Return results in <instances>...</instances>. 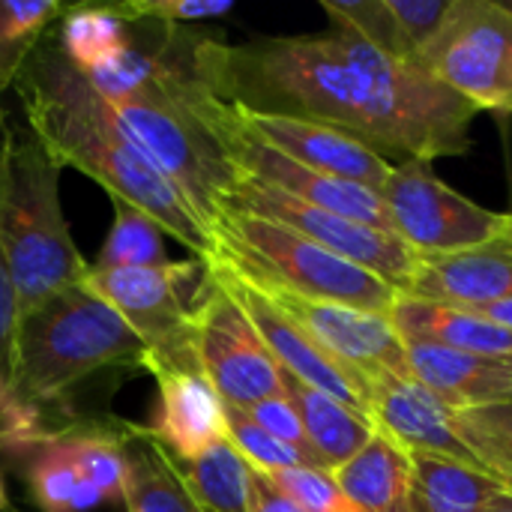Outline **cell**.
<instances>
[{
  "label": "cell",
  "mask_w": 512,
  "mask_h": 512,
  "mask_svg": "<svg viewBox=\"0 0 512 512\" xmlns=\"http://www.w3.org/2000/svg\"><path fill=\"white\" fill-rule=\"evenodd\" d=\"M480 315H486L489 321H495L498 327L504 330H512V300H504V303H492V306H483V309H474Z\"/></svg>",
  "instance_id": "36"
},
{
  "label": "cell",
  "mask_w": 512,
  "mask_h": 512,
  "mask_svg": "<svg viewBox=\"0 0 512 512\" xmlns=\"http://www.w3.org/2000/svg\"><path fill=\"white\" fill-rule=\"evenodd\" d=\"M411 462V512H486L498 495L510 492L498 477L465 462L441 456H411Z\"/></svg>",
  "instance_id": "23"
},
{
  "label": "cell",
  "mask_w": 512,
  "mask_h": 512,
  "mask_svg": "<svg viewBox=\"0 0 512 512\" xmlns=\"http://www.w3.org/2000/svg\"><path fill=\"white\" fill-rule=\"evenodd\" d=\"M453 423L483 468L512 492V402L456 411Z\"/></svg>",
  "instance_id": "29"
},
{
  "label": "cell",
  "mask_w": 512,
  "mask_h": 512,
  "mask_svg": "<svg viewBox=\"0 0 512 512\" xmlns=\"http://www.w3.org/2000/svg\"><path fill=\"white\" fill-rule=\"evenodd\" d=\"M417 66L477 111L512 114V3L450 0Z\"/></svg>",
  "instance_id": "7"
},
{
  "label": "cell",
  "mask_w": 512,
  "mask_h": 512,
  "mask_svg": "<svg viewBox=\"0 0 512 512\" xmlns=\"http://www.w3.org/2000/svg\"><path fill=\"white\" fill-rule=\"evenodd\" d=\"M198 57L213 93L240 111L333 126L399 162L429 165L471 150L480 111L348 27L243 45L204 36Z\"/></svg>",
  "instance_id": "1"
},
{
  "label": "cell",
  "mask_w": 512,
  "mask_h": 512,
  "mask_svg": "<svg viewBox=\"0 0 512 512\" xmlns=\"http://www.w3.org/2000/svg\"><path fill=\"white\" fill-rule=\"evenodd\" d=\"M447 6L450 0H321L330 24L354 30L378 51L405 63H417Z\"/></svg>",
  "instance_id": "18"
},
{
  "label": "cell",
  "mask_w": 512,
  "mask_h": 512,
  "mask_svg": "<svg viewBox=\"0 0 512 512\" xmlns=\"http://www.w3.org/2000/svg\"><path fill=\"white\" fill-rule=\"evenodd\" d=\"M405 354L411 375L453 411L512 402V363L429 342H405Z\"/></svg>",
  "instance_id": "17"
},
{
  "label": "cell",
  "mask_w": 512,
  "mask_h": 512,
  "mask_svg": "<svg viewBox=\"0 0 512 512\" xmlns=\"http://www.w3.org/2000/svg\"><path fill=\"white\" fill-rule=\"evenodd\" d=\"M114 204V222L102 243V252L90 264L93 270H120V267H159L168 264L165 255V231L138 207L126 201Z\"/></svg>",
  "instance_id": "28"
},
{
  "label": "cell",
  "mask_w": 512,
  "mask_h": 512,
  "mask_svg": "<svg viewBox=\"0 0 512 512\" xmlns=\"http://www.w3.org/2000/svg\"><path fill=\"white\" fill-rule=\"evenodd\" d=\"M405 294L462 309H483L512 300L510 231L492 243L465 252L417 255V267Z\"/></svg>",
  "instance_id": "15"
},
{
  "label": "cell",
  "mask_w": 512,
  "mask_h": 512,
  "mask_svg": "<svg viewBox=\"0 0 512 512\" xmlns=\"http://www.w3.org/2000/svg\"><path fill=\"white\" fill-rule=\"evenodd\" d=\"M195 357L225 408L249 411L264 399L285 396L279 363L213 270L195 306Z\"/></svg>",
  "instance_id": "9"
},
{
  "label": "cell",
  "mask_w": 512,
  "mask_h": 512,
  "mask_svg": "<svg viewBox=\"0 0 512 512\" xmlns=\"http://www.w3.org/2000/svg\"><path fill=\"white\" fill-rule=\"evenodd\" d=\"M210 267L201 258L159 267H87L81 285L108 303L147 351L144 369H201L195 357V306Z\"/></svg>",
  "instance_id": "6"
},
{
  "label": "cell",
  "mask_w": 512,
  "mask_h": 512,
  "mask_svg": "<svg viewBox=\"0 0 512 512\" xmlns=\"http://www.w3.org/2000/svg\"><path fill=\"white\" fill-rule=\"evenodd\" d=\"M60 159L42 138L9 114L0 123V252L18 312L78 285L87 273L60 207Z\"/></svg>",
  "instance_id": "3"
},
{
  "label": "cell",
  "mask_w": 512,
  "mask_h": 512,
  "mask_svg": "<svg viewBox=\"0 0 512 512\" xmlns=\"http://www.w3.org/2000/svg\"><path fill=\"white\" fill-rule=\"evenodd\" d=\"M333 480L357 512H411V453L381 432H375L354 459L336 468Z\"/></svg>",
  "instance_id": "20"
},
{
  "label": "cell",
  "mask_w": 512,
  "mask_h": 512,
  "mask_svg": "<svg viewBox=\"0 0 512 512\" xmlns=\"http://www.w3.org/2000/svg\"><path fill=\"white\" fill-rule=\"evenodd\" d=\"M3 117H6V108H3V99H0V123H3Z\"/></svg>",
  "instance_id": "39"
},
{
  "label": "cell",
  "mask_w": 512,
  "mask_h": 512,
  "mask_svg": "<svg viewBox=\"0 0 512 512\" xmlns=\"http://www.w3.org/2000/svg\"><path fill=\"white\" fill-rule=\"evenodd\" d=\"M486 512H512V492H504V495H498L492 504H489V510Z\"/></svg>",
  "instance_id": "37"
},
{
  "label": "cell",
  "mask_w": 512,
  "mask_h": 512,
  "mask_svg": "<svg viewBox=\"0 0 512 512\" xmlns=\"http://www.w3.org/2000/svg\"><path fill=\"white\" fill-rule=\"evenodd\" d=\"M282 378H285V396L291 399V405L303 423L306 441L315 450L324 471L333 474L336 468H342L348 459H354L372 441L375 429L369 420H363L342 402L330 399L327 393L300 384L288 372H282Z\"/></svg>",
  "instance_id": "22"
},
{
  "label": "cell",
  "mask_w": 512,
  "mask_h": 512,
  "mask_svg": "<svg viewBox=\"0 0 512 512\" xmlns=\"http://www.w3.org/2000/svg\"><path fill=\"white\" fill-rule=\"evenodd\" d=\"M390 321L405 342H429V345H444L453 351L512 363V330L498 327L495 321H489L474 309L399 294Z\"/></svg>",
  "instance_id": "19"
},
{
  "label": "cell",
  "mask_w": 512,
  "mask_h": 512,
  "mask_svg": "<svg viewBox=\"0 0 512 512\" xmlns=\"http://www.w3.org/2000/svg\"><path fill=\"white\" fill-rule=\"evenodd\" d=\"M6 507V489H3V480H0V510Z\"/></svg>",
  "instance_id": "38"
},
{
  "label": "cell",
  "mask_w": 512,
  "mask_h": 512,
  "mask_svg": "<svg viewBox=\"0 0 512 512\" xmlns=\"http://www.w3.org/2000/svg\"><path fill=\"white\" fill-rule=\"evenodd\" d=\"M267 435H273L276 441H282V444H288L291 450H297L303 459H306V465L309 468H318V471H324L321 468V462H318V456H315V450L309 447V441H306V432H303V423H300V417H297V411H294V405H291V399L288 396H276V399H264V402H258V405H252L249 411H246Z\"/></svg>",
  "instance_id": "34"
},
{
  "label": "cell",
  "mask_w": 512,
  "mask_h": 512,
  "mask_svg": "<svg viewBox=\"0 0 512 512\" xmlns=\"http://www.w3.org/2000/svg\"><path fill=\"white\" fill-rule=\"evenodd\" d=\"M213 240L219 261L264 288L384 315L399 300V291L366 267L249 213L219 210Z\"/></svg>",
  "instance_id": "5"
},
{
  "label": "cell",
  "mask_w": 512,
  "mask_h": 512,
  "mask_svg": "<svg viewBox=\"0 0 512 512\" xmlns=\"http://www.w3.org/2000/svg\"><path fill=\"white\" fill-rule=\"evenodd\" d=\"M249 512H303L282 489L273 486V480L252 468V498Z\"/></svg>",
  "instance_id": "35"
},
{
  "label": "cell",
  "mask_w": 512,
  "mask_h": 512,
  "mask_svg": "<svg viewBox=\"0 0 512 512\" xmlns=\"http://www.w3.org/2000/svg\"><path fill=\"white\" fill-rule=\"evenodd\" d=\"M177 477L198 512H249L252 465L225 438L207 447L198 459L177 462Z\"/></svg>",
  "instance_id": "25"
},
{
  "label": "cell",
  "mask_w": 512,
  "mask_h": 512,
  "mask_svg": "<svg viewBox=\"0 0 512 512\" xmlns=\"http://www.w3.org/2000/svg\"><path fill=\"white\" fill-rule=\"evenodd\" d=\"M210 270L231 291V297L243 306V312L249 315L252 327L258 330L261 342L267 345V351L273 354V360L279 363L282 372H288L291 378H297L300 384H306L312 390L327 393L330 399L342 402L345 408H351L354 414L369 420V405H366L369 381L360 372H354L351 366L333 360L297 321H291L243 273H237L234 267H228L219 258L210 261Z\"/></svg>",
  "instance_id": "11"
},
{
  "label": "cell",
  "mask_w": 512,
  "mask_h": 512,
  "mask_svg": "<svg viewBox=\"0 0 512 512\" xmlns=\"http://www.w3.org/2000/svg\"><path fill=\"white\" fill-rule=\"evenodd\" d=\"M0 450L9 459L21 462L30 492L42 512H90L105 504V498L81 480L75 462L54 438V432L42 429Z\"/></svg>",
  "instance_id": "21"
},
{
  "label": "cell",
  "mask_w": 512,
  "mask_h": 512,
  "mask_svg": "<svg viewBox=\"0 0 512 512\" xmlns=\"http://www.w3.org/2000/svg\"><path fill=\"white\" fill-rule=\"evenodd\" d=\"M69 12L60 0H0V99L15 87L42 36Z\"/></svg>",
  "instance_id": "27"
},
{
  "label": "cell",
  "mask_w": 512,
  "mask_h": 512,
  "mask_svg": "<svg viewBox=\"0 0 512 512\" xmlns=\"http://www.w3.org/2000/svg\"><path fill=\"white\" fill-rule=\"evenodd\" d=\"M252 282V279H249ZM291 321H297L333 360L351 366L366 381L378 372L411 375L405 339L393 327L390 315L366 312L327 300H306L288 291L258 285Z\"/></svg>",
  "instance_id": "12"
},
{
  "label": "cell",
  "mask_w": 512,
  "mask_h": 512,
  "mask_svg": "<svg viewBox=\"0 0 512 512\" xmlns=\"http://www.w3.org/2000/svg\"><path fill=\"white\" fill-rule=\"evenodd\" d=\"M54 33L66 60L81 72L111 63L132 45V27L114 12V6H69Z\"/></svg>",
  "instance_id": "26"
},
{
  "label": "cell",
  "mask_w": 512,
  "mask_h": 512,
  "mask_svg": "<svg viewBox=\"0 0 512 512\" xmlns=\"http://www.w3.org/2000/svg\"><path fill=\"white\" fill-rule=\"evenodd\" d=\"M225 435L240 450V456L261 474H276L288 468H309L306 459L288 444L267 435L246 411L225 408Z\"/></svg>",
  "instance_id": "30"
},
{
  "label": "cell",
  "mask_w": 512,
  "mask_h": 512,
  "mask_svg": "<svg viewBox=\"0 0 512 512\" xmlns=\"http://www.w3.org/2000/svg\"><path fill=\"white\" fill-rule=\"evenodd\" d=\"M366 405L372 429L396 441L405 453L441 456L486 471L483 462L471 453V447L459 438L453 423L456 411L447 408L438 396H432L414 375H372Z\"/></svg>",
  "instance_id": "13"
},
{
  "label": "cell",
  "mask_w": 512,
  "mask_h": 512,
  "mask_svg": "<svg viewBox=\"0 0 512 512\" xmlns=\"http://www.w3.org/2000/svg\"><path fill=\"white\" fill-rule=\"evenodd\" d=\"M276 489H282L303 512H357L342 495L330 471L318 468H288L267 474Z\"/></svg>",
  "instance_id": "32"
},
{
  "label": "cell",
  "mask_w": 512,
  "mask_h": 512,
  "mask_svg": "<svg viewBox=\"0 0 512 512\" xmlns=\"http://www.w3.org/2000/svg\"><path fill=\"white\" fill-rule=\"evenodd\" d=\"M111 6L123 21H150L162 27L204 24L234 9L231 0H132V3H111Z\"/></svg>",
  "instance_id": "31"
},
{
  "label": "cell",
  "mask_w": 512,
  "mask_h": 512,
  "mask_svg": "<svg viewBox=\"0 0 512 512\" xmlns=\"http://www.w3.org/2000/svg\"><path fill=\"white\" fill-rule=\"evenodd\" d=\"M234 117L252 138H258L261 144L273 147L276 153L288 156L291 162L303 168H312V171H321L348 183H360L375 192H381L390 177L393 162H387L384 156L369 150L363 141L333 126L306 123L294 117L249 114L240 108H234Z\"/></svg>",
  "instance_id": "14"
},
{
  "label": "cell",
  "mask_w": 512,
  "mask_h": 512,
  "mask_svg": "<svg viewBox=\"0 0 512 512\" xmlns=\"http://www.w3.org/2000/svg\"><path fill=\"white\" fill-rule=\"evenodd\" d=\"M144 363L147 351L129 324L78 282L18 318L12 414H27L45 429V414L87 378Z\"/></svg>",
  "instance_id": "4"
},
{
  "label": "cell",
  "mask_w": 512,
  "mask_h": 512,
  "mask_svg": "<svg viewBox=\"0 0 512 512\" xmlns=\"http://www.w3.org/2000/svg\"><path fill=\"white\" fill-rule=\"evenodd\" d=\"M18 297L6 258L0 252V426L15 411V345H18Z\"/></svg>",
  "instance_id": "33"
},
{
  "label": "cell",
  "mask_w": 512,
  "mask_h": 512,
  "mask_svg": "<svg viewBox=\"0 0 512 512\" xmlns=\"http://www.w3.org/2000/svg\"><path fill=\"white\" fill-rule=\"evenodd\" d=\"M510 237H512V225H510Z\"/></svg>",
  "instance_id": "40"
},
{
  "label": "cell",
  "mask_w": 512,
  "mask_h": 512,
  "mask_svg": "<svg viewBox=\"0 0 512 512\" xmlns=\"http://www.w3.org/2000/svg\"><path fill=\"white\" fill-rule=\"evenodd\" d=\"M153 378L159 402L147 432L171 459H198L225 438V405L201 369H162Z\"/></svg>",
  "instance_id": "16"
},
{
  "label": "cell",
  "mask_w": 512,
  "mask_h": 512,
  "mask_svg": "<svg viewBox=\"0 0 512 512\" xmlns=\"http://www.w3.org/2000/svg\"><path fill=\"white\" fill-rule=\"evenodd\" d=\"M126 512H198L183 489L174 459L150 438L147 429L126 423Z\"/></svg>",
  "instance_id": "24"
},
{
  "label": "cell",
  "mask_w": 512,
  "mask_h": 512,
  "mask_svg": "<svg viewBox=\"0 0 512 512\" xmlns=\"http://www.w3.org/2000/svg\"><path fill=\"white\" fill-rule=\"evenodd\" d=\"M222 210L249 213V216L276 222L282 228H291L300 237L336 252L339 258H348V261L366 267L369 273H375L378 279L393 285L399 294H405L411 285L417 255L396 234H387V231L360 225L354 219L336 216L330 210L312 207L300 198H291V195H285L267 183H258L252 177H243V174H240L237 186L231 189V195L222 201Z\"/></svg>",
  "instance_id": "10"
},
{
  "label": "cell",
  "mask_w": 512,
  "mask_h": 512,
  "mask_svg": "<svg viewBox=\"0 0 512 512\" xmlns=\"http://www.w3.org/2000/svg\"><path fill=\"white\" fill-rule=\"evenodd\" d=\"M393 234L414 255H450L504 237L512 213L480 207L438 180L426 162H396L381 189Z\"/></svg>",
  "instance_id": "8"
},
{
  "label": "cell",
  "mask_w": 512,
  "mask_h": 512,
  "mask_svg": "<svg viewBox=\"0 0 512 512\" xmlns=\"http://www.w3.org/2000/svg\"><path fill=\"white\" fill-rule=\"evenodd\" d=\"M54 27L33 48L12 87L18 90L24 123L63 168H75L96 180L111 201H126L144 210L168 237L183 243L192 258L213 261V231L144 156L90 78L66 60Z\"/></svg>",
  "instance_id": "2"
}]
</instances>
